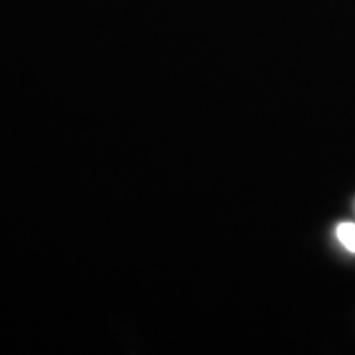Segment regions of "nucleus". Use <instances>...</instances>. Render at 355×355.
<instances>
[{"label":"nucleus","instance_id":"obj_1","mask_svg":"<svg viewBox=\"0 0 355 355\" xmlns=\"http://www.w3.org/2000/svg\"><path fill=\"white\" fill-rule=\"evenodd\" d=\"M336 235L347 251L355 253V223H340L336 229Z\"/></svg>","mask_w":355,"mask_h":355}]
</instances>
